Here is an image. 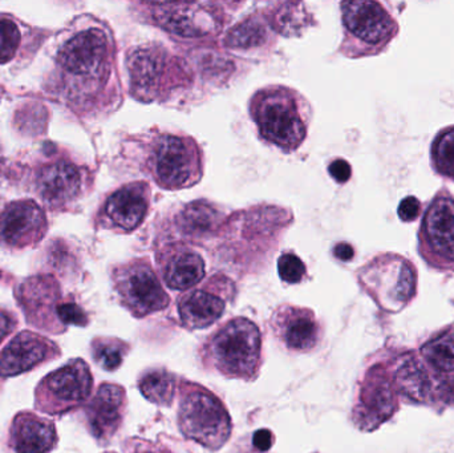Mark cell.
<instances>
[{"label": "cell", "instance_id": "13", "mask_svg": "<svg viewBox=\"0 0 454 453\" xmlns=\"http://www.w3.org/2000/svg\"><path fill=\"white\" fill-rule=\"evenodd\" d=\"M154 20L170 34L202 37L223 28V18L212 3H157L152 4Z\"/></svg>", "mask_w": 454, "mask_h": 453}, {"label": "cell", "instance_id": "19", "mask_svg": "<svg viewBox=\"0 0 454 453\" xmlns=\"http://www.w3.org/2000/svg\"><path fill=\"white\" fill-rule=\"evenodd\" d=\"M55 423L34 412H19L10 430V447L15 453H50L58 446Z\"/></svg>", "mask_w": 454, "mask_h": 453}, {"label": "cell", "instance_id": "26", "mask_svg": "<svg viewBox=\"0 0 454 453\" xmlns=\"http://www.w3.org/2000/svg\"><path fill=\"white\" fill-rule=\"evenodd\" d=\"M177 378L165 369L149 370L141 375L138 388L152 403L160 407H170L176 395Z\"/></svg>", "mask_w": 454, "mask_h": 453}, {"label": "cell", "instance_id": "3", "mask_svg": "<svg viewBox=\"0 0 454 453\" xmlns=\"http://www.w3.org/2000/svg\"><path fill=\"white\" fill-rule=\"evenodd\" d=\"M178 428L189 441L218 451L231 436L232 423L220 398L196 383L180 382Z\"/></svg>", "mask_w": 454, "mask_h": 453}, {"label": "cell", "instance_id": "40", "mask_svg": "<svg viewBox=\"0 0 454 453\" xmlns=\"http://www.w3.org/2000/svg\"><path fill=\"white\" fill-rule=\"evenodd\" d=\"M333 254L338 260L343 261V262H348L354 258L355 249L351 246V245L347 244V242H340V244L336 245L335 249H333Z\"/></svg>", "mask_w": 454, "mask_h": 453}, {"label": "cell", "instance_id": "25", "mask_svg": "<svg viewBox=\"0 0 454 453\" xmlns=\"http://www.w3.org/2000/svg\"><path fill=\"white\" fill-rule=\"evenodd\" d=\"M424 364L439 374L454 372V326L424 343L421 348Z\"/></svg>", "mask_w": 454, "mask_h": 453}, {"label": "cell", "instance_id": "5", "mask_svg": "<svg viewBox=\"0 0 454 453\" xmlns=\"http://www.w3.org/2000/svg\"><path fill=\"white\" fill-rule=\"evenodd\" d=\"M58 64L67 80L88 92L108 82L112 69V42L100 28L74 34L59 51Z\"/></svg>", "mask_w": 454, "mask_h": 453}, {"label": "cell", "instance_id": "23", "mask_svg": "<svg viewBox=\"0 0 454 453\" xmlns=\"http://www.w3.org/2000/svg\"><path fill=\"white\" fill-rule=\"evenodd\" d=\"M59 297L58 284L48 277H36L21 285L19 302L26 311L27 319L36 327H42V314L47 316Z\"/></svg>", "mask_w": 454, "mask_h": 453}, {"label": "cell", "instance_id": "10", "mask_svg": "<svg viewBox=\"0 0 454 453\" xmlns=\"http://www.w3.org/2000/svg\"><path fill=\"white\" fill-rule=\"evenodd\" d=\"M114 285L121 305L135 318L165 310L170 298L145 258H137L114 271Z\"/></svg>", "mask_w": 454, "mask_h": 453}, {"label": "cell", "instance_id": "7", "mask_svg": "<svg viewBox=\"0 0 454 453\" xmlns=\"http://www.w3.org/2000/svg\"><path fill=\"white\" fill-rule=\"evenodd\" d=\"M146 168L161 188H191L202 178L201 152L193 138L164 133L152 140Z\"/></svg>", "mask_w": 454, "mask_h": 453}, {"label": "cell", "instance_id": "8", "mask_svg": "<svg viewBox=\"0 0 454 453\" xmlns=\"http://www.w3.org/2000/svg\"><path fill=\"white\" fill-rule=\"evenodd\" d=\"M419 254L442 273H454V197L442 189L424 212L419 229Z\"/></svg>", "mask_w": 454, "mask_h": 453}, {"label": "cell", "instance_id": "2", "mask_svg": "<svg viewBox=\"0 0 454 453\" xmlns=\"http://www.w3.org/2000/svg\"><path fill=\"white\" fill-rule=\"evenodd\" d=\"M303 103L298 92L282 85L256 92L251 98L250 113L261 137L282 151H296L306 138L309 125Z\"/></svg>", "mask_w": 454, "mask_h": 453}, {"label": "cell", "instance_id": "20", "mask_svg": "<svg viewBox=\"0 0 454 453\" xmlns=\"http://www.w3.org/2000/svg\"><path fill=\"white\" fill-rule=\"evenodd\" d=\"M226 300L212 286V279L200 289L191 290L178 300L181 324L188 330H202L213 326L225 313Z\"/></svg>", "mask_w": 454, "mask_h": 453}, {"label": "cell", "instance_id": "33", "mask_svg": "<svg viewBox=\"0 0 454 453\" xmlns=\"http://www.w3.org/2000/svg\"><path fill=\"white\" fill-rule=\"evenodd\" d=\"M278 273H279L280 279L286 284H299L306 277V265L294 253H285L278 260Z\"/></svg>", "mask_w": 454, "mask_h": 453}, {"label": "cell", "instance_id": "12", "mask_svg": "<svg viewBox=\"0 0 454 453\" xmlns=\"http://www.w3.org/2000/svg\"><path fill=\"white\" fill-rule=\"evenodd\" d=\"M130 92L141 101H153L175 87V74H183L180 64L160 45L138 47L128 58Z\"/></svg>", "mask_w": 454, "mask_h": 453}, {"label": "cell", "instance_id": "22", "mask_svg": "<svg viewBox=\"0 0 454 453\" xmlns=\"http://www.w3.org/2000/svg\"><path fill=\"white\" fill-rule=\"evenodd\" d=\"M82 184L79 168L71 162L58 161L43 168L37 178V191L51 207H61L79 196Z\"/></svg>", "mask_w": 454, "mask_h": 453}, {"label": "cell", "instance_id": "4", "mask_svg": "<svg viewBox=\"0 0 454 453\" xmlns=\"http://www.w3.org/2000/svg\"><path fill=\"white\" fill-rule=\"evenodd\" d=\"M344 42L341 51L349 58L378 55L399 34L396 19L381 3L355 0L340 4Z\"/></svg>", "mask_w": 454, "mask_h": 453}, {"label": "cell", "instance_id": "11", "mask_svg": "<svg viewBox=\"0 0 454 453\" xmlns=\"http://www.w3.org/2000/svg\"><path fill=\"white\" fill-rule=\"evenodd\" d=\"M397 409V388L391 372L380 364L370 367L357 390L352 422L360 431L371 433L388 422Z\"/></svg>", "mask_w": 454, "mask_h": 453}, {"label": "cell", "instance_id": "15", "mask_svg": "<svg viewBox=\"0 0 454 453\" xmlns=\"http://www.w3.org/2000/svg\"><path fill=\"white\" fill-rule=\"evenodd\" d=\"M60 355L56 343L36 332H19L0 353V378L18 377Z\"/></svg>", "mask_w": 454, "mask_h": 453}, {"label": "cell", "instance_id": "1", "mask_svg": "<svg viewBox=\"0 0 454 453\" xmlns=\"http://www.w3.org/2000/svg\"><path fill=\"white\" fill-rule=\"evenodd\" d=\"M209 369L231 379L254 380L262 364V334L250 319L238 316L215 330L201 350Z\"/></svg>", "mask_w": 454, "mask_h": 453}, {"label": "cell", "instance_id": "9", "mask_svg": "<svg viewBox=\"0 0 454 453\" xmlns=\"http://www.w3.org/2000/svg\"><path fill=\"white\" fill-rule=\"evenodd\" d=\"M93 377L82 359H72L48 374L35 391V406L48 415H63L84 404L92 394Z\"/></svg>", "mask_w": 454, "mask_h": 453}, {"label": "cell", "instance_id": "18", "mask_svg": "<svg viewBox=\"0 0 454 453\" xmlns=\"http://www.w3.org/2000/svg\"><path fill=\"white\" fill-rule=\"evenodd\" d=\"M149 201L151 188L148 184H129L114 191L106 199L104 215L114 228L133 231L145 220Z\"/></svg>", "mask_w": 454, "mask_h": 453}, {"label": "cell", "instance_id": "29", "mask_svg": "<svg viewBox=\"0 0 454 453\" xmlns=\"http://www.w3.org/2000/svg\"><path fill=\"white\" fill-rule=\"evenodd\" d=\"M129 348L128 343L117 338H96L92 342V355L101 369L116 371L124 362Z\"/></svg>", "mask_w": 454, "mask_h": 453}, {"label": "cell", "instance_id": "36", "mask_svg": "<svg viewBox=\"0 0 454 453\" xmlns=\"http://www.w3.org/2000/svg\"><path fill=\"white\" fill-rule=\"evenodd\" d=\"M331 177L339 184H346L351 178L352 168L346 160L336 159L328 167Z\"/></svg>", "mask_w": 454, "mask_h": 453}, {"label": "cell", "instance_id": "30", "mask_svg": "<svg viewBox=\"0 0 454 453\" xmlns=\"http://www.w3.org/2000/svg\"><path fill=\"white\" fill-rule=\"evenodd\" d=\"M217 210L207 204L194 202L186 207L181 215V225L191 233H207L218 223Z\"/></svg>", "mask_w": 454, "mask_h": 453}, {"label": "cell", "instance_id": "38", "mask_svg": "<svg viewBox=\"0 0 454 453\" xmlns=\"http://www.w3.org/2000/svg\"><path fill=\"white\" fill-rule=\"evenodd\" d=\"M16 326H18V321L15 316L8 311L0 310V345L8 335L15 332Z\"/></svg>", "mask_w": 454, "mask_h": 453}, {"label": "cell", "instance_id": "16", "mask_svg": "<svg viewBox=\"0 0 454 453\" xmlns=\"http://www.w3.org/2000/svg\"><path fill=\"white\" fill-rule=\"evenodd\" d=\"M127 410L124 387L114 383H103L85 409L88 427L96 441L106 443L121 427Z\"/></svg>", "mask_w": 454, "mask_h": 453}, {"label": "cell", "instance_id": "14", "mask_svg": "<svg viewBox=\"0 0 454 453\" xmlns=\"http://www.w3.org/2000/svg\"><path fill=\"white\" fill-rule=\"evenodd\" d=\"M271 326L278 340L294 353H311L322 340V326L309 309L280 306L272 316Z\"/></svg>", "mask_w": 454, "mask_h": 453}, {"label": "cell", "instance_id": "21", "mask_svg": "<svg viewBox=\"0 0 454 453\" xmlns=\"http://www.w3.org/2000/svg\"><path fill=\"white\" fill-rule=\"evenodd\" d=\"M160 273L169 289L185 292L205 277L201 255L186 246H170L159 255Z\"/></svg>", "mask_w": 454, "mask_h": 453}, {"label": "cell", "instance_id": "27", "mask_svg": "<svg viewBox=\"0 0 454 453\" xmlns=\"http://www.w3.org/2000/svg\"><path fill=\"white\" fill-rule=\"evenodd\" d=\"M269 39V31L259 19H246L230 29L226 45L234 50H253L264 44Z\"/></svg>", "mask_w": 454, "mask_h": 453}, {"label": "cell", "instance_id": "17", "mask_svg": "<svg viewBox=\"0 0 454 453\" xmlns=\"http://www.w3.org/2000/svg\"><path fill=\"white\" fill-rule=\"evenodd\" d=\"M47 229V220L34 201H15L0 213V239L8 246L36 244Z\"/></svg>", "mask_w": 454, "mask_h": 453}, {"label": "cell", "instance_id": "32", "mask_svg": "<svg viewBox=\"0 0 454 453\" xmlns=\"http://www.w3.org/2000/svg\"><path fill=\"white\" fill-rule=\"evenodd\" d=\"M20 43V31L12 19L0 16V64L8 63L15 56Z\"/></svg>", "mask_w": 454, "mask_h": 453}, {"label": "cell", "instance_id": "28", "mask_svg": "<svg viewBox=\"0 0 454 453\" xmlns=\"http://www.w3.org/2000/svg\"><path fill=\"white\" fill-rule=\"evenodd\" d=\"M432 168L454 183V125L437 133L431 145Z\"/></svg>", "mask_w": 454, "mask_h": 453}, {"label": "cell", "instance_id": "34", "mask_svg": "<svg viewBox=\"0 0 454 453\" xmlns=\"http://www.w3.org/2000/svg\"><path fill=\"white\" fill-rule=\"evenodd\" d=\"M56 316L64 326L74 324V326L84 327L88 324L87 314L74 302H63L56 306Z\"/></svg>", "mask_w": 454, "mask_h": 453}, {"label": "cell", "instance_id": "35", "mask_svg": "<svg viewBox=\"0 0 454 453\" xmlns=\"http://www.w3.org/2000/svg\"><path fill=\"white\" fill-rule=\"evenodd\" d=\"M421 212H423V204L415 196L405 197L397 207V215H399L400 220L407 223L418 220Z\"/></svg>", "mask_w": 454, "mask_h": 453}, {"label": "cell", "instance_id": "31", "mask_svg": "<svg viewBox=\"0 0 454 453\" xmlns=\"http://www.w3.org/2000/svg\"><path fill=\"white\" fill-rule=\"evenodd\" d=\"M304 5L301 3H283L274 12L272 26L280 34L291 36L303 29L306 21Z\"/></svg>", "mask_w": 454, "mask_h": 453}, {"label": "cell", "instance_id": "6", "mask_svg": "<svg viewBox=\"0 0 454 453\" xmlns=\"http://www.w3.org/2000/svg\"><path fill=\"white\" fill-rule=\"evenodd\" d=\"M360 285L387 313H400L418 294L416 266L396 253H384L360 269Z\"/></svg>", "mask_w": 454, "mask_h": 453}, {"label": "cell", "instance_id": "37", "mask_svg": "<svg viewBox=\"0 0 454 453\" xmlns=\"http://www.w3.org/2000/svg\"><path fill=\"white\" fill-rule=\"evenodd\" d=\"M274 433L270 430L256 431L253 436V446L261 452H267L269 449H271V447L274 446Z\"/></svg>", "mask_w": 454, "mask_h": 453}, {"label": "cell", "instance_id": "39", "mask_svg": "<svg viewBox=\"0 0 454 453\" xmlns=\"http://www.w3.org/2000/svg\"><path fill=\"white\" fill-rule=\"evenodd\" d=\"M130 453H176V451H173L169 446L161 443V441L152 443V441H143L136 444Z\"/></svg>", "mask_w": 454, "mask_h": 453}, {"label": "cell", "instance_id": "24", "mask_svg": "<svg viewBox=\"0 0 454 453\" xmlns=\"http://www.w3.org/2000/svg\"><path fill=\"white\" fill-rule=\"evenodd\" d=\"M424 367L415 356L403 358L392 375L397 393L413 402H426L431 395L432 383Z\"/></svg>", "mask_w": 454, "mask_h": 453}]
</instances>
